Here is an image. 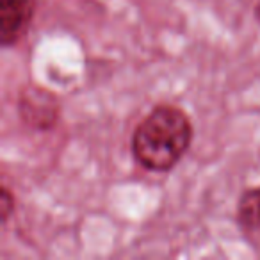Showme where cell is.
I'll use <instances>...</instances> for the list:
<instances>
[{"label":"cell","mask_w":260,"mask_h":260,"mask_svg":"<svg viewBox=\"0 0 260 260\" xmlns=\"http://www.w3.org/2000/svg\"><path fill=\"white\" fill-rule=\"evenodd\" d=\"M194 128L184 109L155 105L134 128L130 150L134 160L150 173L171 171L191 148Z\"/></svg>","instance_id":"obj_1"},{"label":"cell","mask_w":260,"mask_h":260,"mask_svg":"<svg viewBox=\"0 0 260 260\" xmlns=\"http://www.w3.org/2000/svg\"><path fill=\"white\" fill-rule=\"evenodd\" d=\"M16 109L23 125L36 132L54 130L61 118L59 98L50 89L38 84H29L20 89Z\"/></svg>","instance_id":"obj_2"},{"label":"cell","mask_w":260,"mask_h":260,"mask_svg":"<svg viewBox=\"0 0 260 260\" xmlns=\"http://www.w3.org/2000/svg\"><path fill=\"white\" fill-rule=\"evenodd\" d=\"M36 0H0V45L11 48L29 32L36 15Z\"/></svg>","instance_id":"obj_3"},{"label":"cell","mask_w":260,"mask_h":260,"mask_svg":"<svg viewBox=\"0 0 260 260\" xmlns=\"http://www.w3.org/2000/svg\"><path fill=\"white\" fill-rule=\"evenodd\" d=\"M239 226L251 230L260 226V185L249 187L239 196L237 210H235Z\"/></svg>","instance_id":"obj_4"},{"label":"cell","mask_w":260,"mask_h":260,"mask_svg":"<svg viewBox=\"0 0 260 260\" xmlns=\"http://www.w3.org/2000/svg\"><path fill=\"white\" fill-rule=\"evenodd\" d=\"M13 212H15V194L9 191L8 185H2V189H0V217H2V223H6Z\"/></svg>","instance_id":"obj_5"},{"label":"cell","mask_w":260,"mask_h":260,"mask_svg":"<svg viewBox=\"0 0 260 260\" xmlns=\"http://www.w3.org/2000/svg\"><path fill=\"white\" fill-rule=\"evenodd\" d=\"M253 13H255V20L260 23V0L256 2V6H255V9H253Z\"/></svg>","instance_id":"obj_6"}]
</instances>
